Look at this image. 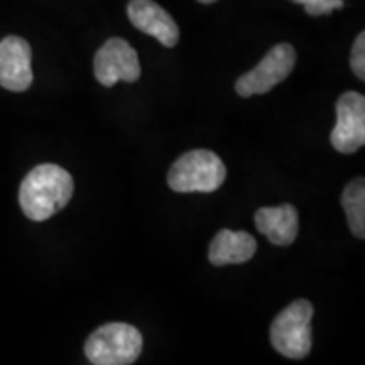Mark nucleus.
<instances>
[{
    "mask_svg": "<svg viewBox=\"0 0 365 365\" xmlns=\"http://www.w3.org/2000/svg\"><path fill=\"white\" fill-rule=\"evenodd\" d=\"M200 4H213V2H217V0H198Z\"/></svg>",
    "mask_w": 365,
    "mask_h": 365,
    "instance_id": "15",
    "label": "nucleus"
},
{
    "mask_svg": "<svg viewBox=\"0 0 365 365\" xmlns=\"http://www.w3.org/2000/svg\"><path fill=\"white\" fill-rule=\"evenodd\" d=\"M291 2L303 6L308 16L313 17L330 14L335 9H344L345 6V0H291Z\"/></svg>",
    "mask_w": 365,
    "mask_h": 365,
    "instance_id": "13",
    "label": "nucleus"
},
{
    "mask_svg": "<svg viewBox=\"0 0 365 365\" xmlns=\"http://www.w3.org/2000/svg\"><path fill=\"white\" fill-rule=\"evenodd\" d=\"M255 227L266 235L269 242L279 247L291 245L298 237L299 217L293 205H281L272 208H259L255 212Z\"/></svg>",
    "mask_w": 365,
    "mask_h": 365,
    "instance_id": "10",
    "label": "nucleus"
},
{
    "mask_svg": "<svg viewBox=\"0 0 365 365\" xmlns=\"http://www.w3.org/2000/svg\"><path fill=\"white\" fill-rule=\"evenodd\" d=\"M257 250V242L244 230H223L213 237L208 247V261L213 266H227V264H244L254 257Z\"/></svg>",
    "mask_w": 365,
    "mask_h": 365,
    "instance_id": "11",
    "label": "nucleus"
},
{
    "mask_svg": "<svg viewBox=\"0 0 365 365\" xmlns=\"http://www.w3.org/2000/svg\"><path fill=\"white\" fill-rule=\"evenodd\" d=\"M330 143L340 154H354L365 144V97L345 91L336 102V124Z\"/></svg>",
    "mask_w": 365,
    "mask_h": 365,
    "instance_id": "7",
    "label": "nucleus"
},
{
    "mask_svg": "<svg viewBox=\"0 0 365 365\" xmlns=\"http://www.w3.org/2000/svg\"><path fill=\"white\" fill-rule=\"evenodd\" d=\"M225 178V164L215 153L195 149L176 159L168 173V185L178 193H212Z\"/></svg>",
    "mask_w": 365,
    "mask_h": 365,
    "instance_id": "2",
    "label": "nucleus"
},
{
    "mask_svg": "<svg viewBox=\"0 0 365 365\" xmlns=\"http://www.w3.org/2000/svg\"><path fill=\"white\" fill-rule=\"evenodd\" d=\"M296 63V51L291 44H277L261 59L254 70L242 75L235 83V91L240 97L264 95L291 75Z\"/></svg>",
    "mask_w": 365,
    "mask_h": 365,
    "instance_id": "5",
    "label": "nucleus"
},
{
    "mask_svg": "<svg viewBox=\"0 0 365 365\" xmlns=\"http://www.w3.org/2000/svg\"><path fill=\"white\" fill-rule=\"evenodd\" d=\"M350 66L360 81L365 80V33H360L355 39L350 53Z\"/></svg>",
    "mask_w": 365,
    "mask_h": 365,
    "instance_id": "14",
    "label": "nucleus"
},
{
    "mask_svg": "<svg viewBox=\"0 0 365 365\" xmlns=\"http://www.w3.org/2000/svg\"><path fill=\"white\" fill-rule=\"evenodd\" d=\"M314 308L307 299H298L274 318L271 344L286 359H304L312 352V318Z\"/></svg>",
    "mask_w": 365,
    "mask_h": 365,
    "instance_id": "4",
    "label": "nucleus"
},
{
    "mask_svg": "<svg viewBox=\"0 0 365 365\" xmlns=\"http://www.w3.org/2000/svg\"><path fill=\"white\" fill-rule=\"evenodd\" d=\"M93 71L98 83L107 88H110L117 81L134 83L140 76L139 56L125 39L112 38L95 54Z\"/></svg>",
    "mask_w": 365,
    "mask_h": 365,
    "instance_id": "6",
    "label": "nucleus"
},
{
    "mask_svg": "<svg viewBox=\"0 0 365 365\" xmlns=\"http://www.w3.org/2000/svg\"><path fill=\"white\" fill-rule=\"evenodd\" d=\"M127 16L137 29L156 38L164 48H175L180 41V27L154 0H130Z\"/></svg>",
    "mask_w": 365,
    "mask_h": 365,
    "instance_id": "9",
    "label": "nucleus"
},
{
    "mask_svg": "<svg viewBox=\"0 0 365 365\" xmlns=\"http://www.w3.org/2000/svg\"><path fill=\"white\" fill-rule=\"evenodd\" d=\"M341 207L345 210L350 230L357 239H365V180L355 178L341 193Z\"/></svg>",
    "mask_w": 365,
    "mask_h": 365,
    "instance_id": "12",
    "label": "nucleus"
},
{
    "mask_svg": "<svg viewBox=\"0 0 365 365\" xmlns=\"http://www.w3.org/2000/svg\"><path fill=\"white\" fill-rule=\"evenodd\" d=\"M33 51L26 39L7 36L0 41V86L9 91H26L33 83Z\"/></svg>",
    "mask_w": 365,
    "mask_h": 365,
    "instance_id": "8",
    "label": "nucleus"
},
{
    "mask_svg": "<svg viewBox=\"0 0 365 365\" xmlns=\"http://www.w3.org/2000/svg\"><path fill=\"white\" fill-rule=\"evenodd\" d=\"M75 182L56 164H41L27 173L19 188V205L33 222H44L70 203Z\"/></svg>",
    "mask_w": 365,
    "mask_h": 365,
    "instance_id": "1",
    "label": "nucleus"
},
{
    "mask_svg": "<svg viewBox=\"0 0 365 365\" xmlns=\"http://www.w3.org/2000/svg\"><path fill=\"white\" fill-rule=\"evenodd\" d=\"M143 335L129 323H107L88 336L85 355L93 365H129L143 354Z\"/></svg>",
    "mask_w": 365,
    "mask_h": 365,
    "instance_id": "3",
    "label": "nucleus"
}]
</instances>
